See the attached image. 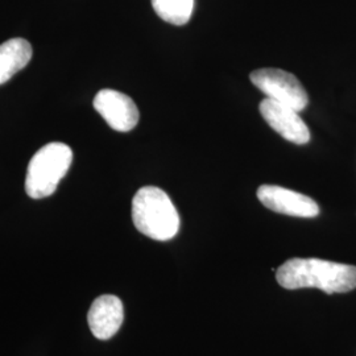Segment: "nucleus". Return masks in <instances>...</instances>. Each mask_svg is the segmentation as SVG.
Returning a JSON list of instances; mask_svg holds the SVG:
<instances>
[{"label":"nucleus","instance_id":"nucleus-8","mask_svg":"<svg viewBox=\"0 0 356 356\" xmlns=\"http://www.w3.org/2000/svg\"><path fill=\"white\" fill-rule=\"evenodd\" d=\"M124 319V309L120 298L113 294L98 297L90 307L88 322L95 338L107 341L119 331Z\"/></svg>","mask_w":356,"mask_h":356},{"label":"nucleus","instance_id":"nucleus-1","mask_svg":"<svg viewBox=\"0 0 356 356\" xmlns=\"http://www.w3.org/2000/svg\"><path fill=\"white\" fill-rule=\"evenodd\" d=\"M285 289L317 288L327 294L346 293L356 288V267L321 259L296 257L285 261L276 272Z\"/></svg>","mask_w":356,"mask_h":356},{"label":"nucleus","instance_id":"nucleus-3","mask_svg":"<svg viewBox=\"0 0 356 356\" xmlns=\"http://www.w3.org/2000/svg\"><path fill=\"white\" fill-rule=\"evenodd\" d=\"M73 163V151L64 143H49L31 159L26 177V194L41 200L57 191L60 181L66 176Z\"/></svg>","mask_w":356,"mask_h":356},{"label":"nucleus","instance_id":"nucleus-5","mask_svg":"<svg viewBox=\"0 0 356 356\" xmlns=\"http://www.w3.org/2000/svg\"><path fill=\"white\" fill-rule=\"evenodd\" d=\"M94 108L118 132H128L139 123L140 115L135 102L116 90H101L94 98Z\"/></svg>","mask_w":356,"mask_h":356},{"label":"nucleus","instance_id":"nucleus-9","mask_svg":"<svg viewBox=\"0 0 356 356\" xmlns=\"http://www.w3.org/2000/svg\"><path fill=\"white\" fill-rule=\"evenodd\" d=\"M32 58V47L24 38H11L0 45V85L24 69Z\"/></svg>","mask_w":356,"mask_h":356},{"label":"nucleus","instance_id":"nucleus-10","mask_svg":"<svg viewBox=\"0 0 356 356\" xmlns=\"http://www.w3.org/2000/svg\"><path fill=\"white\" fill-rule=\"evenodd\" d=\"M153 10L164 22L184 26L191 20L194 0H152Z\"/></svg>","mask_w":356,"mask_h":356},{"label":"nucleus","instance_id":"nucleus-2","mask_svg":"<svg viewBox=\"0 0 356 356\" xmlns=\"http://www.w3.org/2000/svg\"><path fill=\"white\" fill-rule=\"evenodd\" d=\"M132 220L143 235L160 242L173 239L179 229L176 206L165 191L156 186L141 188L135 194Z\"/></svg>","mask_w":356,"mask_h":356},{"label":"nucleus","instance_id":"nucleus-7","mask_svg":"<svg viewBox=\"0 0 356 356\" xmlns=\"http://www.w3.org/2000/svg\"><path fill=\"white\" fill-rule=\"evenodd\" d=\"M259 110L268 124L285 140L298 145L310 141V131L297 110L269 98L261 101Z\"/></svg>","mask_w":356,"mask_h":356},{"label":"nucleus","instance_id":"nucleus-4","mask_svg":"<svg viewBox=\"0 0 356 356\" xmlns=\"http://www.w3.org/2000/svg\"><path fill=\"white\" fill-rule=\"evenodd\" d=\"M251 82L266 98L286 104L298 113L309 104V95L298 78L281 69L266 67L251 73Z\"/></svg>","mask_w":356,"mask_h":356},{"label":"nucleus","instance_id":"nucleus-6","mask_svg":"<svg viewBox=\"0 0 356 356\" xmlns=\"http://www.w3.org/2000/svg\"><path fill=\"white\" fill-rule=\"evenodd\" d=\"M257 198L269 210L284 216L314 218L319 214V206L314 200L277 185H261L257 189Z\"/></svg>","mask_w":356,"mask_h":356}]
</instances>
